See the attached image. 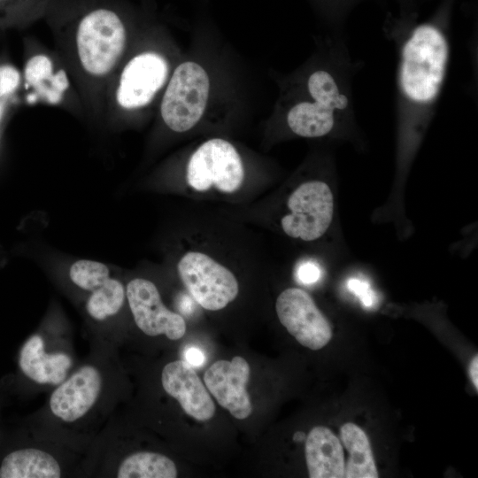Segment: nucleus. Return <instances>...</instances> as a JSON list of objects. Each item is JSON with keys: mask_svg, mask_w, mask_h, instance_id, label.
I'll return each mask as SVG.
<instances>
[{"mask_svg": "<svg viewBox=\"0 0 478 478\" xmlns=\"http://www.w3.org/2000/svg\"><path fill=\"white\" fill-rule=\"evenodd\" d=\"M43 19L85 117L103 123L108 83L135 39L128 10L120 0H50Z\"/></svg>", "mask_w": 478, "mask_h": 478, "instance_id": "nucleus-1", "label": "nucleus"}, {"mask_svg": "<svg viewBox=\"0 0 478 478\" xmlns=\"http://www.w3.org/2000/svg\"><path fill=\"white\" fill-rule=\"evenodd\" d=\"M133 42L112 74L104 96L103 123L120 127L148 112L172 73L171 58L154 37Z\"/></svg>", "mask_w": 478, "mask_h": 478, "instance_id": "nucleus-2", "label": "nucleus"}, {"mask_svg": "<svg viewBox=\"0 0 478 478\" xmlns=\"http://www.w3.org/2000/svg\"><path fill=\"white\" fill-rule=\"evenodd\" d=\"M448 59V44L432 25L417 27L401 54L399 85L404 96L416 104H428L437 96Z\"/></svg>", "mask_w": 478, "mask_h": 478, "instance_id": "nucleus-3", "label": "nucleus"}, {"mask_svg": "<svg viewBox=\"0 0 478 478\" xmlns=\"http://www.w3.org/2000/svg\"><path fill=\"white\" fill-rule=\"evenodd\" d=\"M206 70L194 61H184L173 69L159 102V118L175 133L192 129L202 119L210 95Z\"/></svg>", "mask_w": 478, "mask_h": 478, "instance_id": "nucleus-4", "label": "nucleus"}, {"mask_svg": "<svg viewBox=\"0 0 478 478\" xmlns=\"http://www.w3.org/2000/svg\"><path fill=\"white\" fill-rule=\"evenodd\" d=\"M245 171L236 148L222 138H212L201 143L186 166L187 184L197 192L215 189L233 194L243 184Z\"/></svg>", "mask_w": 478, "mask_h": 478, "instance_id": "nucleus-5", "label": "nucleus"}, {"mask_svg": "<svg viewBox=\"0 0 478 478\" xmlns=\"http://www.w3.org/2000/svg\"><path fill=\"white\" fill-rule=\"evenodd\" d=\"M24 80L41 101L85 116L79 95L58 53L30 40Z\"/></svg>", "mask_w": 478, "mask_h": 478, "instance_id": "nucleus-6", "label": "nucleus"}, {"mask_svg": "<svg viewBox=\"0 0 478 478\" xmlns=\"http://www.w3.org/2000/svg\"><path fill=\"white\" fill-rule=\"evenodd\" d=\"M177 271L191 297L206 310H221L238 295L234 274L205 253L188 251L180 258Z\"/></svg>", "mask_w": 478, "mask_h": 478, "instance_id": "nucleus-7", "label": "nucleus"}, {"mask_svg": "<svg viewBox=\"0 0 478 478\" xmlns=\"http://www.w3.org/2000/svg\"><path fill=\"white\" fill-rule=\"evenodd\" d=\"M289 212L281 220L283 232L306 242L320 238L328 229L334 214V197L322 181L301 183L287 201Z\"/></svg>", "mask_w": 478, "mask_h": 478, "instance_id": "nucleus-8", "label": "nucleus"}, {"mask_svg": "<svg viewBox=\"0 0 478 478\" xmlns=\"http://www.w3.org/2000/svg\"><path fill=\"white\" fill-rule=\"evenodd\" d=\"M275 310L281 325L303 346L319 350L331 340L330 323L306 291L284 289L276 299Z\"/></svg>", "mask_w": 478, "mask_h": 478, "instance_id": "nucleus-9", "label": "nucleus"}, {"mask_svg": "<svg viewBox=\"0 0 478 478\" xmlns=\"http://www.w3.org/2000/svg\"><path fill=\"white\" fill-rule=\"evenodd\" d=\"M126 297L136 326L145 335H164L170 340H179L185 335V320L164 305L157 286L150 280L134 278L129 281Z\"/></svg>", "mask_w": 478, "mask_h": 478, "instance_id": "nucleus-10", "label": "nucleus"}, {"mask_svg": "<svg viewBox=\"0 0 478 478\" xmlns=\"http://www.w3.org/2000/svg\"><path fill=\"white\" fill-rule=\"evenodd\" d=\"M103 386L100 370L93 365H84L57 386L50 397V410L63 422H75L94 407Z\"/></svg>", "mask_w": 478, "mask_h": 478, "instance_id": "nucleus-11", "label": "nucleus"}, {"mask_svg": "<svg viewBox=\"0 0 478 478\" xmlns=\"http://www.w3.org/2000/svg\"><path fill=\"white\" fill-rule=\"evenodd\" d=\"M250 378V366L240 356L232 360H218L204 373L206 388L218 403L236 419H246L252 412V405L246 389Z\"/></svg>", "mask_w": 478, "mask_h": 478, "instance_id": "nucleus-12", "label": "nucleus"}, {"mask_svg": "<svg viewBox=\"0 0 478 478\" xmlns=\"http://www.w3.org/2000/svg\"><path fill=\"white\" fill-rule=\"evenodd\" d=\"M165 391L175 398L183 411L204 421L214 415L215 405L196 371L184 360L166 364L161 373Z\"/></svg>", "mask_w": 478, "mask_h": 478, "instance_id": "nucleus-13", "label": "nucleus"}, {"mask_svg": "<svg viewBox=\"0 0 478 478\" xmlns=\"http://www.w3.org/2000/svg\"><path fill=\"white\" fill-rule=\"evenodd\" d=\"M72 358L64 352L48 353L42 337L35 334L28 337L19 354V366L31 381L44 385H58L66 377Z\"/></svg>", "mask_w": 478, "mask_h": 478, "instance_id": "nucleus-14", "label": "nucleus"}, {"mask_svg": "<svg viewBox=\"0 0 478 478\" xmlns=\"http://www.w3.org/2000/svg\"><path fill=\"white\" fill-rule=\"evenodd\" d=\"M305 459L311 478L344 476V453L340 440L328 428L314 427L305 438Z\"/></svg>", "mask_w": 478, "mask_h": 478, "instance_id": "nucleus-15", "label": "nucleus"}, {"mask_svg": "<svg viewBox=\"0 0 478 478\" xmlns=\"http://www.w3.org/2000/svg\"><path fill=\"white\" fill-rule=\"evenodd\" d=\"M62 467L50 453L36 448H21L6 454L0 464L1 478H58Z\"/></svg>", "mask_w": 478, "mask_h": 478, "instance_id": "nucleus-16", "label": "nucleus"}, {"mask_svg": "<svg viewBox=\"0 0 478 478\" xmlns=\"http://www.w3.org/2000/svg\"><path fill=\"white\" fill-rule=\"evenodd\" d=\"M335 113L321 104L305 100L295 104L288 112L287 123L297 135L305 138L322 137L333 129Z\"/></svg>", "mask_w": 478, "mask_h": 478, "instance_id": "nucleus-17", "label": "nucleus"}, {"mask_svg": "<svg viewBox=\"0 0 478 478\" xmlns=\"http://www.w3.org/2000/svg\"><path fill=\"white\" fill-rule=\"evenodd\" d=\"M341 440L349 452L344 467L345 478H377L378 472L366 433L354 423L341 428Z\"/></svg>", "mask_w": 478, "mask_h": 478, "instance_id": "nucleus-18", "label": "nucleus"}, {"mask_svg": "<svg viewBox=\"0 0 478 478\" xmlns=\"http://www.w3.org/2000/svg\"><path fill=\"white\" fill-rule=\"evenodd\" d=\"M118 478H175L177 468L168 457L151 451H138L126 457L119 465Z\"/></svg>", "mask_w": 478, "mask_h": 478, "instance_id": "nucleus-19", "label": "nucleus"}, {"mask_svg": "<svg viewBox=\"0 0 478 478\" xmlns=\"http://www.w3.org/2000/svg\"><path fill=\"white\" fill-rule=\"evenodd\" d=\"M126 300V287L111 276L102 286L89 292L85 309L91 319L104 321L115 316Z\"/></svg>", "mask_w": 478, "mask_h": 478, "instance_id": "nucleus-20", "label": "nucleus"}, {"mask_svg": "<svg viewBox=\"0 0 478 478\" xmlns=\"http://www.w3.org/2000/svg\"><path fill=\"white\" fill-rule=\"evenodd\" d=\"M306 89L311 100L335 112L344 111L349 105L348 96L334 76L325 70L312 72L306 81Z\"/></svg>", "mask_w": 478, "mask_h": 478, "instance_id": "nucleus-21", "label": "nucleus"}, {"mask_svg": "<svg viewBox=\"0 0 478 478\" xmlns=\"http://www.w3.org/2000/svg\"><path fill=\"white\" fill-rule=\"evenodd\" d=\"M50 0H0V28L26 27L44 18Z\"/></svg>", "mask_w": 478, "mask_h": 478, "instance_id": "nucleus-22", "label": "nucleus"}, {"mask_svg": "<svg viewBox=\"0 0 478 478\" xmlns=\"http://www.w3.org/2000/svg\"><path fill=\"white\" fill-rule=\"evenodd\" d=\"M68 276L74 286L89 293L111 277V271L108 266L102 262L79 259L69 266Z\"/></svg>", "mask_w": 478, "mask_h": 478, "instance_id": "nucleus-23", "label": "nucleus"}, {"mask_svg": "<svg viewBox=\"0 0 478 478\" xmlns=\"http://www.w3.org/2000/svg\"><path fill=\"white\" fill-rule=\"evenodd\" d=\"M20 74L12 65L0 66V96L6 98L11 96L19 87Z\"/></svg>", "mask_w": 478, "mask_h": 478, "instance_id": "nucleus-24", "label": "nucleus"}, {"mask_svg": "<svg viewBox=\"0 0 478 478\" xmlns=\"http://www.w3.org/2000/svg\"><path fill=\"white\" fill-rule=\"evenodd\" d=\"M350 292L356 296L365 307H372L376 303V297L370 284L358 278H351L347 281Z\"/></svg>", "mask_w": 478, "mask_h": 478, "instance_id": "nucleus-25", "label": "nucleus"}, {"mask_svg": "<svg viewBox=\"0 0 478 478\" xmlns=\"http://www.w3.org/2000/svg\"><path fill=\"white\" fill-rule=\"evenodd\" d=\"M321 276L320 266L312 260L301 262L296 270L297 281L305 285H310L317 282Z\"/></svg>", "mask_w": 478, "mask_h": 478, "instance_id": "nucleus-26", "label": "nucleus"}, {"mask_svg": "<svg viewBox=\"0 0 478 478\" xmlns=\"http://www.w3.org/2000/svg\"><path fill=\"white\" fill-rule=\"evenodd\" d=\"M185 361L192 366H202L205 363V356L203 351L197 347L190 346L183 352Z\"/></svg>", "mask_w": 478, "mask_h": 478, "instance_id": "nucleus-27", "label": "nucleus"}, {"mask_svg": "<svg viewBox=\"0 0 478 478\" xmlns=\"http://www.w3.org/2000/svg\"><path fill=\"white\" fill-rule=\"evenodd\" d=\"M469 374L471 381L475 388L478 390V356L475 355L472 359L469 366Z\"/></svg>", "mask_w": 478, "mask_h": 478, "instance_id": "nucleus-28", "label": "nucleus"}, {"mask_svg": "<svg viewBox=\"0 0 478 478\" xmlns=\"http://www.w3.org/2000/svg\"><path fill=\"white\" fill-rule=\"evenodd\" d=\"M306 436L305 434L302 431H297L293 435V440L295 442H302L305 440Z\"/></svg>", "mask_w": 478, "mask_h": 478, "instance_id": "nucleus-29", "label": "nucleus"}, {"mask_svg": "<svg viewBox=\"0 0 478 478\" xmlns=\"http://www.w3.org/2000/svg\"><path fill=\"white\" fill-rule=\"evenodd\" d=\"M5 98L0 96V120L3 116Z\"/></svg>", "mask_w": 478, "mask_h": 478, "instance_id": "nucleus-30", "label": "nucleus"}]
</instances>
